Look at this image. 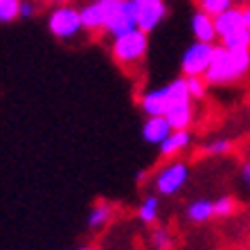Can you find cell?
Segmentation results:
<instances>
[{
	"label": "cell",
	"instance_id": "1",
	"mask_svg": "<svg viewBox=\"0 0 250 250\" xmlns=\"http://www.w3.org/2000/svg\"><path fill=\"white\" fill-rule=\"evenodd\" d=\"M250 72V50H226L223 45H216L214 59L205 72L208 86H232L246 79Z\"/></svg>",
	"mask_w": 250,
	"mask_h": 250
},
{
	"label": "cell",
	"instance_id": "2",
	"mask_svg": "<svg viewBox=\"0 0 250 250\" xmlns=\"http://www.w3.org/2000/svg\"><path fill=\"white\" fill-rule=\"evenodd\" d=\"M146 52H149V34L142 29H133L111 41V57L122 70L140 68L145 63Z\"/></svg>",
	"mask_w": 250,
	"mask_h": 250
},
{
	"label": "cell",
	"instance_id": "3",
	"mask_svg": "<svg viewBox=\"0 0 250 250\" xmlns=\"http://www.w3.org/2000/svg\"><path fill=\"white\" fill-rule=\"evenodd\" d=\"M189 174H192V169H189V163H187V160H183V158L167 160L163 167L153 171V178H151L153 192L163 198L176 196V194H181L183 187L187 185Z\"/></svg>",
	"mask_w": 250,
	"mask_h": 250
},
{
	"label": "cell",
	"instance_id": "4",
	"mask_svg": "<svg viewBox=\"0 0 250 250\" xmlns=\"http://www.w3.org/2000/svg\"><path fill=\"white\" fill-rule=\"evenodd\" d=\"M47 29H50V34L57 41H63V43L75 41L77 36L83 32L79 7H75L72 2L52 5L50 12H47Z\"/></svg>",
	"mask_w": 250,
	"mask_h": 250
},
{
	"label": "cell",
	"instance_id": "5",
	"mask_svg": "<svg viewBox=\"0 0 250 250\" xmlns=\"http://www.w3.org/2000/svg\"><path fill=\"white\" fill-rule=\"evenodd\" d=\"M216 52V43L192 41L185 47L181 57V75L183 77H203L208 72Z\"/></svg>",
	"mask_w": 250,
	"mask_h": 250
},
{
	"label": "cell",
	"instance_id": "6",
	"mask_svg": "<svg viewBox=\"0 0 250 250\" xmlns=\"http://www.w3.org/2000/svg\"><path fill=\"white\" fill-rule=\"evenodd\" d=\"M135 14V23L138 29L151 34L153 29H158L165 23V18L169 16V2L167 0H131Z\"/></svg>",
	"mask_w": 250,
	"mask_h": 250
},
{
	"label": "cell",
	"instance_id": "7",
	"mask_svg": "<svg viewBox=\"0 0 250 250\" xmlns=\"http://www.w3.org/2000/svg\"><path fill=\"white\" fill-rule=\"evenodd\" d=\"M138 29V23H135V14H133V7H131V0H122L120 5L106 9V27H104V34L108 39H120V36L128 34Z\"/></svg>",
	"mask_w": 250,
	"mask_h": 250
},
{
	"label": "cell",
	"instance_id": "8",
	"mask_svg": "<svg viewBox=\"0 0 250 250\" xmlns=\"http://www.w3.org/2000/svg\"><path fill=\"white\" fill-rule=\"evenodd\" d=\"M138 106H140V111H142L145 117L165 115V113L171 108V102H169V95H167V86L163 83V86L145 90L138 99Z\"/></svg>",
	"mask_w": 250,
	"mask_h": 250
},
{
	"label": "cell",
	"instance_id": "9",
	"mask_svg": "<svg viewBox=\"0 0 250 250\" xmlns=\"http://www.w3.org/2000/svg\"><path fill=\"white\" fill-rule=\"evenodd\" d=\"M192 145H194V135L189 128L187 131H171L169 138L158 146V156L163 160H174V158H181Z\"/></svg>",
	"mask_w": 250,
	"mask_h": 250
},
{
	"label": "cell",
	"instance_id": "10",
	"mask_svg": "<svg viewBox=\"0 0 250 250\" xmlns=\"http://www.w3.org/2000/svg\"><path fill=\"white\" fill-rule=\"evenodd\" d=\"M79 16H82L83 32L88 34H104L106 27V7H102L95 0H88L79 7Z\"/></svg>",
	"mask_w": 250,
	"mask_h": 250
},
{
	"label": "cell",
	"instance_id": "11",
	"mask_svg": "<svg viewBox=\"0 0 250 250\" xmlns=\"http://www.w3.org/2000/svg\"><path fill=\"white\" fill-rule=\"evenodd\" d=\"M174 128L171 124L167 122V117L165 115H153V117H145V122H142V128H140V133H142V140H145L146 145H153V146H160L165 140L169 138Z\"/></svg>",
	"mask_w": 250,
	"mask_h": 250
},
{
	"label": "cell",
	"instance_id": "12",
	"mask_svg": "<svg viewBox=\"0 0 250 250\" xmlns=\"http://www.w3.org/2000/svg\"><path fill=\"white\" fill-rule=\"evenodd\" d=\"M189 27H192V36L194 41H203V43H216L219 41V36H216V27H214V16H209V14L196 12L192 14L189 18Z\"/></svg>",
	"mask_w": 250,
	"mask_h": 250
},
{
	"label": "cell",
	"instance_id": "13",
	"mask_svg": "<svg viewBox=\"0 0 250 250\" xmlns=\"http://www.w3.org/2000/svg\"><path fill=\"white\" fill-rule=\"evenodd\" d=\"M113 216H115V208L108 201H97L93 208L88 209V219H86V228L90 232H102L111 226Z\"/></svg>",
	"mask_w": 250,
	"mask_h": 250
},
{
	"label": "cell",
	"instance_id": "14",
	"mask_svg": "<svg viewBox=\"0 0 250 250\" xmlns=\"http://www.w3.org/2000/svg\"><path fill=\"white\" fill-rule=\"evenodd\" d=\"M214 27H216V36L219 41L226 39L228 34H232L237 29L244 27V16H241V7H230L226 12H221L219 16H214Z\"/></svg>",
	"mask_w": 250,
	"mask_h": 250
},
{
	"label": "cell",
	"instance_id": "15",
	"mask_svg": "<svg viewBox=\"0 0 250 250\" xmlns=\"http://www.w3.org/2000/svg\"><path fill=\"white\" fill-rule=\"evenodd\" d=\"M185 219L194 226L208 223L214 219V201L209 198H194L185 205Z\"/></svg>",
	"mask_w": 250,
	"mask_h": 250
},
{
	"label": "cell",
	"instance_id": "16",
	"mask_svg": "<svg viewBox=\"0 0 250 250\" xmlns=\"http://www.w3.org/2000/svg\"><path fill=\"white\" fill-rule=\"evenodd\" d=\"M135 219H138L142 226H149V228H153L158 223V219H160V196H158L156 192L146 194L138 203V208H135Z\"/></svg>",
	"mask_w": 250,
	"mask_h": 250
},
{
	"label": "cell",
	"instance_id": "17",
	"mask_svg": "<svg viewBox=\"0 0 250 250\" xmlns=\"http://www.w3.org/2000/svg\"><path fill=\"white\" fill-rule=\"evenodd\" d=\"M165 117H167V122L171 124L174 131H187V128L194 124V117H196V113H194V104L174 106V108H169V111L165 113Z\"/></svg>",
	"mask_w": 250,
	"mask_h": 250
},
{
	"label": "cell",
	"instance_id": "18",
	"mask_svg": "<svg viewBox=\"0 0 250 250\" xmlns=\"http://www.w3.org/2000/svg\"><path fill=\"white\" fill-rule=\"evenodd\" d=\"M234 149L232 140L228 138H212L208 140L203 146H201V153L208 158H221V156H228V153Z\"/></svg>",
	"mask_w": 250,
	"mask_h": 250
},
{
	"label": "cell",
	"instance_id": "19",
	"mask_svg": "<svg viewBox=\"0 0 250 250\" xmlns=\"http://www.w3.org/2000/svg\"><path fill=\"white\" fill-rule=\"evenodd\" d=\"M219 45H223L226 50H232V52L250 50V32L246 27H241V29H237V32H232V34H228L226 39H221Z\"/></svg>",
	"mask_w": 250,
	"mask_h": 250
},
{
	"label": "cell",
	"instance_id": "20",
	"mask_svg": "<svg viewBox=\"0 0 250 250\" xmlns=\"http://www.w3.org/2000/svg\"><path fill=\"white\" fill-rule=\"evenodd\" d=\"M149 244H151L153 250H174L176 241H174V234L169 232L167 228L153 226L151 234H149Z\"/></svg>",
	"mask_w": 250,
	"mask_h": 250
},
{
	"label": "cell",
	"instance_id": "21",
	"mask_svg": "<svg viewBox=\"0 0 250 250\" xmlns=\"http://www.w3.org/2000/svg\"><path fill=\"white\" fill-rule=\"evenodd\" d=\"M21 21V0H0V25Z\"/></svg>",
	"mask_w": 250,
	"mask_h": 250
},
{
	"label": "cell",
	"instance_id": "22",
	"mask_svg": "<svg viewBox=\"0 0 250 250\" xmlns=\"http://www.w3.org/2000/svg\"><path fill=\"white\" fill-rule=\"evenodd\" d=\"M237 212V198L234 196H219L214 201V219H228V216H232Z\"/></svg>",
	"mask_w": 250,
	"mask_h": 250
},
{
	"label": "cell",
	"instance_id": "23",
	"mask_svg": "<svg viewBox=\"0 0 250 250\" xmlns=\"http://www.w3.org/2000/svg\"><path fill=\"white\" fill-rule=\"evenodd\" d=\"M187 79V90H189V97L192 102H203L205 95H208V82H205V77H185Z\"/></svg>",
	"mask_w": 250,
	"mask_h": 250
},
{
	"label": "cell",
	"instance_id": "24",
	"mask_svg": "<svg viewBox=\"0 0 250 250\" xmlns=\"http://www.w3.org/2000/svg\"><path fill=\"white\" fill-rule=\"evenodd\" d=\"M196 7L209 16H219L221 12L234 7V0H196Z\"/></svg>",
	"mask_w": 250,
	"mask_h": 250
},
{
	"label": "cell",
	"instance_id": "25",
	"mask_svg": "<svg viewBox=\"0 0 250 250\" xmlns=\"http://www.w3.org/2000/svg\"><path fill=\"white\" fill-rule=\"evenodd\" d=\"M39 14V0H21V21H29Z\"/></svg>",
	"mask_w": 250,
	"mask_h": 250
},
{
	"label": "cell",
	"instance_id": "26",
	"mask_svg": "<svg viewBox=\"0 0 250 250\" xmlns=\"http://www.w3.org/2000/svg\"><path fill=\"white\" fill-rule=\"evenodd\" d=\"M241 16H244V27L250 32V2L241 7Z\"/></svg>",
	"mask_w": 250,
	"mask_h": 250
},
{
	"label": "cell",
	"instance_id": "27",
	"mask_svg": "<svg viewBox=\"0 0 250 250\" xmlns=\"http://www.w3.org/2000/svg\"><path fill=\"white\" fill-rule=\"evenodd\" d=\"M241 176H244V183H246V187H248V194H250V160H248V163H244Z\"/></svg>",
	"mask_w": 250,
	"mask_h": 250
},
{
	"label": "cell",
	"instance_id": "28",
	"mask_svg": "<svg viewBox=\"0 0 250 250\" xmlns=\"http://www.w3.org/2000/svg\"><path fill=\"white\" fill-rule=\"evenodd\" d=\"M95 2H99V5H102V7H106V9H111V7L120 5L122 0H95Z\"/></svg>",
	"mask_w": 250,
	"mask_h": 250
},
{
	"label": "cell",
	"instance_id": "29",
	"mask_svg": "<svg viewBox=\"0 0 250 250\" xmlns=\"http://www.w3.org/2000/svg\"><path fill=\"white\" fill-rule=\"evenodd\" d=\"M43 5H65V2H72V0H39Z\"/></svg>",
	"mask_w": 250,
	"mask_h": 250
},
{
	"label": "cell",
	"instance_id": "30",
	"mask_svg": "<svg viewBox=\"0 0 250 250\" xmlns=\"http://www.w3.org/2000/svg\"><path fill=\"white\" fill-rule=\"evenodd\" d=\"M75 250H95L93 246H79V248H75Z\"/></svg>",
	"mask_w": 250,
	"mask_h": 250
},
{
	"label": "cell",
	"instance_id": "31",
	"mask_svg": "<svg viewBox=\"0 0 250 250\" xmlns=\"http://www.w3.org/2000/svg\"><path fill=\"white\" fill-rule=\"evenodd\" d=\"M241 2H244V5H248V2H250V0H241Z\"/></svg>",
	"mask_w": 250,
	"mask_h": 250
}]
</instances>
